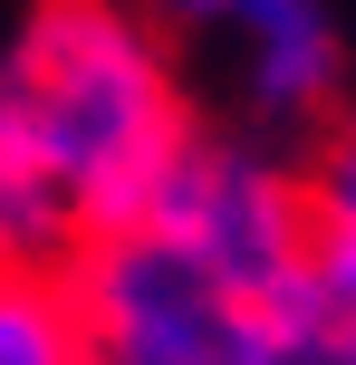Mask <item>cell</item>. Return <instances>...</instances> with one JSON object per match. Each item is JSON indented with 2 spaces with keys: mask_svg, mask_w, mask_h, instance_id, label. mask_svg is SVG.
Instances as JSON below:
<instances>
[{
  "mask_svg": "<svg viewBox=\"0 0 356 365\" xmlns=\"http://www.w3.org/2000/svg\"><path fill=\"white\" fill-rule=\"evenodd\" d=\"M241 48H250V96L270 115H318L337 96V29L318 0H260L241 19Z\"/></svg>",
  "mask_w": 356,
  "mask_h": 365,
  "instance_id": "4",
  "label": "cell"
},
{
  "mask_svg": "<svg viewBox=\"0 0 356 365\" xmlns=\"http://www.w3.org/2000/svg\"><path fill=\"white\" fill-rule=\"evenodd\" d=\"M154 10H164V19H183V29H241L260 0H154Z\"/></svg>",
  "mask_w": 356,
  "mask_h": 365,
  "instance_id": "9",
  "label": "cell"
},
{
  "mask_svg": "<svg viewBox=\"0 0 356 365\" xmlns=\"http://www.w3.org/2000/svg\"><path fill=\"white\" fill-rule=\"evenodd\" d=\"M308 298H318V356L356 365V221H327L308 231Z\"/></svg>",
  "mask_w": 356,
  "mask_h": 365,
  "instance_id": "6",
  "label": "cell"
},
{
  "mask_svg": "<svg viewBox=\"0 0 356 365\" xmlns=\"http://www.w3.org/2000/svg\"><path fill=\"white\" fill-rule=\"evenodd\" d=\"M0 115L68 240L135 221L173 154L203 135L135 0H29L0 48Z\"/></svg>",
  "mask_w": 356,
  "mask_h": 365,
  "instance_id": "1",
  "label": "cell"
},
{
  "mask_svg": "<svg viewBox=\"0 0 356 365\" xmlns=\"http://www.w3.org/2000/svg\"><path fill=\"white\" fill-rule=\"evenodd\" d=\"M77 356H87V317L68 289V250L0 259V365H77Z\"/></svg>",
  "mask_w": 356,
  "mask_h": 365,
  "instance_id": "5",
  "label": "cell"
},
{
  "mask_svg": "<svg viewBox=\"0 0 356 365\" xmlns=\"http://www.w3.org/2000/svg\"><path fill=\"white\" fill-rule=\"evenodd\" d=\"M308 202H318L327 221H356V115H337V135H327L318 173H308Z\"/></svg>",
  "mask_w": 356,
  "mask_h": 365,
  "instance_id": "8",
  "label": "cell"
},
{
  "mask_svg": "<svg viewBox=\"0 0 356 365\" xmlns=\"http://www.w3.org/2000/svg\"><path fill=\"white\" fill-rule=\"evenodd\" d=\"M135 221H154L164 240H183V250L250 308L260 365L318 356V298H308V231H318V202H308V173H280L270 154L222 145V135H193Z\"/></svg>",
  "mask_w": 356,
  "mask_h": 365,
  "instance_id": "2",
  "label": "cell"
},
{
  "mask_svg": "<svg viewBox=\"0 0 356 365\" xmlns=\"http://www.w3.org/2000/svg\"><path fill=\"white\" fill-rule=\"evenodd\" d=\"M68 289L87 317V356L116 365H260L250 308L154 221L68 240Z\"/></svg>",
  "mask_w": 356,
  "mask_h": 365,
  "instance_id": "3",
  "label": "cell"
},
{
  "mask_svg": "<svg viewBox=\"0 0 356 365\" xmlns=\"http://www.w3.org/2000/svg\"><path fill=\"white\" fill-rule=\"evenodd\" d=\"M58 250H68V221H58V202L39 192V173L19 164L10 115H0V259H58Z\"/></svg>",
  "mask_w": 356,
  "mask_h": 365,
  "instance_id": "7",
  "label": "cell"
}]
</instances>
